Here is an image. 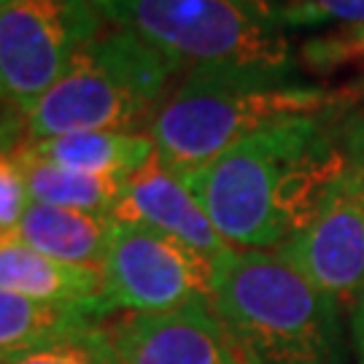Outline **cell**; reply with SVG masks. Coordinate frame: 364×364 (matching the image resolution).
<instances>
[{
  "label": "cell",
  "mask_w": 364,
  "mask_h": 364,
  "mask_svg": "<svg viewBox=\"0 0 364 364\" xmlns=\"http://www.w3.org/2000/svg\"><path fill=\"white\" fill-rule=\"evenodd\" d=\"M364 168V114L351 105L270 124L181 178L235 248L284 246Z\"/></svg>",
  "instance_id": "6da1fadb"
},
{
  "label": "cell",
  "mask_w": 364,
  "mask_h": 364,
  "mask_svg": "<svg viewBox=\"0 0 364 364\" xmlns=\"http://www.w3.org/2000/svg\"><path fill=\"white\" fill-rule=\"evenodd\" d=\"M353 105L351 92L326 90L297 68L197 65L170 90L149 135L173 173H192L270 124Z\"/></svg>",
  "instance_id": "7a4b0ae2"
},
{
  "label": "cell",
  "mask_w": 364,
  "mask_h": 364,
  "mask_svg": "<svg viewBox=\"0 0 364 364\" xmlns=\"http://www.w3.org/2000/svg\"><path fill=\"white\" fill-rule=\"evenodd\" d=\"M213 311L259 364H348L338 299L270 251L213 259Z\"/></svg>",
  "instance_id": "3957f363"
},
{
  "label": "cell",
  "mask_w": 364,
  "mask_h": 364,
  "mask_svg": "<svg viewBox=\"0 0 364 364\" xmlns=\"http://www.w3.org/2000/svg\"><path fill=\"white\" fill-rule=\"evenodd\" d=\"M186 68L122 27L100 30L70 60L52 90L25 114L27 144L73 132H138L151 127Z\"/></svg>",
  "instance_id": "277c9868"
},
{
  "label": "cell",
  "mask_w": 364,
  "mask_h": 364,
  "mask_svg": "<svg viewBox=\"0 0 364 364\" xmlns=\"http://www.w3.org/2000/svg\"><path fill=\"white\" fill-rule=\"evenodd\" d=\"M105 22L186 70L197 65L297 68L275 0H92Z\"/></svg>",
  "instance_id": "5b68a950"
},
{
  "label": "cell",
  "mask_w": 364,
  "mask_h": 364,
  "mask_svg": "<svg viewBox=\"0 0 364 364\" xmlns=\"http://www.w3.org/2000/svg\"><path fill=\"white\" fill-rule=\"evenodd\" d=\"M213 259L173 235L114 219L103 259L105 313L213 308Z\"/></svg>",
  "instance_id": "8992f818"
},
{
  "label": "cell",
  "mask_w": 364,
  "mask_h": 364,
  "mask_svg": "<svg viewBox=\"0 0 364 364\" xmlns=\"http://www.w3.org/2000/svg\"><path fill=\"white\" fill-rule=\"evenodd\" d=\"M92 0H11L0 9V100L30 111L103 30Z\"/></svg>",
  "instance_id": "52a82bcc"
},
{
  "label": "cell",
  "mask_w": 364,
  "mask_h": 364,
  "mask_svg": "<svg viewBox=\"0 0 364 364\" xmlns=\"http://www.w3.org/2000/svg\"><path fill=\"white\" fill-rule=\"evenodd\" d=\"M103 324L122 364H259L213 308L119 313Z\"/></svg>",
  "instance_id": "ba28073f"
},
{
  "label": "cell",
  "mask_w": 364,
  "mask_h": 364,
  "mask_svg": "<svg viewBox=\"0 0 364 364\" xmlns=\"http://www.w3.org/2000/svg\"><path fill=\"white\" fill-rule=\"evenodd\" d=\"M275 254L313 287L353 305L364 291V168Z\"/></svg>",
  "instance_id": "9c48e42d"
},
{
  "label": "cell",
  "mask_w": 364,
  "mask_h": 364,
  "mask_svg": "<svg viewBox=\"0 0 364 364\" xmlns=\"http://www.w3.org/2000/svg\"><path fill=\"white\" fill-rule=\"evenodd\" d=\"M114 219L173 235L208 257H219L227 248H232L213 227L181 176L173 173L156 154L130 176Z\"/></svg>",
  "instance_id": "30bf717a"
},
{
  "label": "cell",
  "mask_w": 364,
  "mask_h": 364,
  "mask_svg": "<svg viewBox=\"0 0 364 364\" xmlns=\"http://www.w3.org/2000/svg\"><path fill=\"white\" fill-rule=\"evenodd\" d=\"M0 289L46 305H63L105 318L103 267L68 264L27 246L16 235H0Z\"/></svg>",
  "instance_id": "8fae6325"
},
{
  "label": "cell",
  "mask_w": 364,
  "mask_h": 364,
  "mask_svg": "<svg viewBox=\"0 0 364 364\" xmlns=\"http://www.w3.org/2000/svg\"><path fill=\"white\" fill-rule=\"evenodd\" d=\"M111 232H114V216L108 213L30 203L14 235L52 259L103 267Z\"/></svg>",
  "instance_id": "7c38bea8"
},
{
  "label": "cell",
  "mask_w": 364,
  "mask_h": 364,
  "mask_svg": "<svg viewBox=\"0 0 364 364\" xmlns=\"http://www.w3.org/2000/svg\"><path fill=\"white\" fill-rule=\"evenodd\" d=\"M25 146L60 168L111 178H130L156 154L149 132H73Z\"/></svg>",
  "instance_id": "4fadbf2b"
},
{
  "label": "cell",
  "mask_w": 364,
  "mask_h": 364,
  "mask_svg": "<svg viewBox=\"0 0 364 364\" xmlns=\"http://www.w3.org/2000/svg\"><path fill=\"white\" fill-rule=\"evenodd\" d=\"M27 178V192L33 203L54 205V208L90 210V213H108L114 216L119 200L124 195V186L130 178H111V176H90L54 165L49 159H41L27 146L16 149Z\"/></svg>",
  "instance_id": "5bb4252c"
},
{
  "label": "cell",
  "mask_w": 364,
  "mask_h": 364,
  "mask_svg": "<svg viewBox=\"0 0 364 364\" xmlns=\"http://www.w3.org/2000/svg\"><path fill=\"white\" fill-rule=\"evenodd\" d=\"M97 321L95 316L63 305H46L0 289V356L33 348L76 326Z\"/></svg>",
  "instance_id": "9a60e30c"
},
{
  "label": "cell",
  "mask_w": 364,
  "mask_h": 364,
  "mask_svg": "<svg viewBox=\"0 0 364 364\" xmlns=\"http://www.w3.org/2000/svg\"><path fill=\"white\" fill-rule=\"evenodd\" d=\"M0 364H122L105 324H84L19 353L0 356Z\"/></svg>",
  "instance_id": "2e32d148"
},
{
  "label": "cell",
  "mask_w": 364,
  "mask_h": 364,
  "mask_svg": "<svg viewBox=\"0 0 364 364\" xmlns=\"http://www.w3.org/2000/svg\"><path fill=\"white\" fill-rule=\"evenodd\" d=\"M289 30L302 27H356L364 30V0H275Z\"/></svg>",
  "instance_id": "e0dca14e"
},
{
  "label": "cell",
  "mask_w": 364,
  "mask_h": 364,
  "mask_svg": "<svg viewBox=\"0 0 364 364\" xmlns=\"http://www.w3.org/2000/svg\"><path fill=\"white\" fill-rule=\"evenodd\" d=\"M356 60H364V30L356 27H340L329 36L305 41L297 57V63L308 65L313 73H332Z\"/></svg>",
  "instance_id": "ac0fdd59"
},
{
  "label": "cell",
  "mask_w": 364,
  "mask_h": 364,
  "mask_svg": "<svg viewBox=\"0 0 364 364\" xmlns=\"http://www.w3.org/2000/svg\"><path fill=\"white\" fill-rule=\"evenodd\" d=\"M27 178L16 151H0V235H14L30 205Z\"/></svg>",
  "instance_id": "d6986e66"
},
{
  "label": "cell",
  "mask_w": 364,
  "mask_h": 364,
  "mask_svg": "<svg viewBox=\"0 0 364 364\" xmlns=\"http://www.w3.org/2000/svg\"><path fill=\"white\" fill-rule=\"evenodd\" d=\"M351 346L356 364H364V291L351 305Z\"/></svg>",
  "instance_id": "ffe728a7"
},
{
  "label": "cell",
  "mask_w": 364,
  "mask_h": 364,
  "mask_svg": "<svg viewBox=\"0 0 364 364\" xmlns=\"http://www.w3.org/2000/svg\"><path fill=\"white\" fill-rule=\"evenodd\" d=\"M6 3H11V0H0V9H3V6H6Z\"/></svg>",
  "instance_id": "44dd1931"
}]
</instances>
